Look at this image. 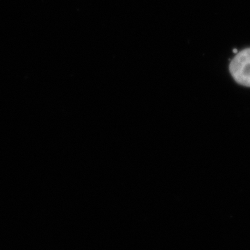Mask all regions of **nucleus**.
Returning <instances> with one entry per match:
<instances>
[{
	"label": "nucleus",
	"instance_id": "1",
	"mask_svg": "<svg viewBox=\"0 0 250 250\" xmlns=\"http://www.w3.org/2000/svg\"><path fill=\"white\" fill-rule=\"evenodd\" d=\"M229 71L237 83L250 87V48L243 49L235 56L230 62Z\"/></svg>",
	"mask_w": 250,
	"mask_h": 250
}]
</instances>
